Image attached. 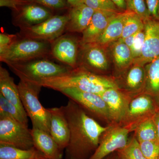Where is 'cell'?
<instances>
[{
    "label": "cell",
    "instance_id": "cell-1",
    "mask_svg": "<svg viewBox=\"0 0 159 159\" xmlns=\"http://www.w3.org/2000/svg\"><path fill=\"white\" fill-rule=\"evenodd\" d=\"M62 107L70 131L65 158L89 159L97 150L101 136L108 126L100 125L71 99Z\"/></svg>",
    "mask_w": 159,
    "mask_h": 159
},
{
    "label": "cell",
    "instance_id": "cell-2",
    "mask_svg": "<svg viewBox=\"0 0 159 159\" xmlns=\"http://www.w3.org/2000/svg\"><path fill=\"white\" fill-rule=\"evenodd\" d=\"M36 84L57 91L74 88L99 95L108 89L119 88L118 83L113 79L80 67L63 75L42 80Z\"/></svg>",
    "mask_w": 159,
    "mask_h": 159
},
{
    "label": "cell",
    "instance_id": "cell-3",
    "mask_svg": "<svg viewBox=\"0 0 159 159\" xmlns=\"http://www.w3.org/2000/svg\"><path fill=\"white\" fill-rule=\"evenodd\" d=\"M11 70L20 78L33 83L42 80L60 76L69 73L72 69L50 60L48 57L36 58L17 63L7 64Z\"/></svg>",
    "mask_w": 159,
    "mask_h": 159
},
{
    "label": "cell",
    "instance_id": "cell-4",
    "mask_svg": "<svg viewBox=\"0 0 159 159\" xmlns=\"http://www.w3.org/2000/svg\"><path fill=\"white\" fill-rule=\"evenodd\" d=\"M22 103L32 127L50 134V114L39 101V96L42 87L37 84L20 80L17 84Z\"/></svg>",
    "mask_w": 159,
    "mask_h": 159
},
{
    "label": "cell",
    "instance_id": "cell-5",
    "mask_svg": "<svg viewBox=\"0 0 159 159\" xmlns=\"http://www.w3.org/2000/svg\"><path fill=\"white\" fill-rule=\"evenodd\" d=\"M51 45L46 41L19 36L9 48L0 51V61L7 64L49 57L51 56Z\"/></svg>",
    "mask_w": 159,
    "mask_h": 159
},
{
    "label": "cell",
    "instance_id": "cell-6",
    "mask_svg": "<svg viewBox=\"0 0 159 159\" xmlns=\"http://www.w3.org/2000/svg\"><path fill=\"white\" fill-rule=\"evenodd\" d=\"M0 144L26 149L34 147L28 125L7 116H0Z\"/></svg>",
    "mask_w": 159,
    "mask_h": 159
},
{
    "label": "cell",
    "instance_id": "cell-7",
    "mask_svg": "<svg viewBox=\"0 0 159 159\" xmlns=\"http://www.w3.org/2000/svg\"><path fill=\"white\" fill-rule=\"evenodd\" d=\"M58 92L77 103L87 113L111 124L108 107L100 95L74 88L61 89Z\"/></svg>",
    "mask_w": 159,
    "mask_h": 159
},
{
    "label": "cell",
    "instance_id": "cell-8",
    "mask_svg": "<svg viewBox=\"0 0 159 159\" xmlns=\"http://www.w3.org/2000/svg\"><path fill=\"white\" fill-rule=\"evenodd\" d=\"M68 14L53 15L36 25L20 29L19 36L53 42L65 32Z\"/></svg>",
    "mask_w": 159,
    "mask_h": 159
},
{
    "label": "cell",
    "instance_id": "cell-9",
    "mask_svg": "<svg viewBox=\"0 0 159 159\" xmlns=\"http://www.w3.org/2000/svg\"><path fill=\"white\" fill-rule=\"evenodd\" d=\"M131 132L126 126L111 123L102 134L98 148L89 159H103L111 154L125 148Z\"/></svg>",
    "mask_w": 159,
    "mask_h": 159
},
{
    "label": "cell",
    "instance_id": "cell-10",
    "mask_svg": "<svg viewBox=\"0 0 159 159\" xmlns=\"http://www.w3.org/2000/svg\"><path fill=\"white\" fill-rule=\"evenodd\" d=\"M80 40L72 34H63L51 43V56L72 69L78 67Z\"/></svg>",
    "mask_w": 159,
    "mask_h": 159
},
{
    "label": "cell",
    "instance_id": "cell-11",
    "mask_svg": "<svg viewBox=\"0 0 159 159\" xmlns=\"http://www.w3.org/2000/svg\"><path fill=\"white\" fill-rule=\"evenodd\" d=\"M159 109L158 105L149 95L144 93L138 94L131 99L127 116L121 125L133 131L139 122L153 116Z\"/></svg>",
    "mask_w": 159,
    "mask_h": 159
},
{
    "label": "cell",
    "instance_id": "cell-12",
    "mask_svg": "<svg viewBox=\"0 0 159 159\" xmlns=\"http://www.w3.org/2000/svg\"><path fill=\"white\" fill-rule=\"evenodd\" d=\"M105 49V48L96 43L81 45L78 67L97 74L106 71L109 62Z\"/></svg>",
    "mask_w": 159,
    "mask_h": 159
},
{
    "label": "cell",
    "instance_id": "cell-13",
    "mask_svg": "<svg viewBox=\"0 0 159 159\" xmlns=\"http://www.w3.org/2000/svg\"><path fill=\"white\" fill-rule=\"evenodd\" d=\"M99 95L107 105L112 123L122 125L127 116L132 96L119 88L108 89Z\"/></svg>",
    "mask_w": 159,
    "mask_h": 159
},
{
    "label": "cell",
    "instance_id": "cell-14",
    "mask_svg": "<svg viewBox=\"0 0 159 159\" xmlns=\"http://www.w3.org/2000/svg\"><path fill=\"white\" fill-rule=\"evenodd\" d=\"M13 11L12 24L20 29L36 25L53 16L51 9L34 2L26 4Z\"/></svg>",
    "mask_w": 159,
    "mask_h": 159
},
{
    "label": "cell",
    "instance_id": "cell-15",
    "mask_svg": "<svg viewBox=\"0 0 159 159\" xmlns=\"http://www.w3.org/2000/svg\"><path fill=\"white\" fill-rule=\"evenodd\" d=\"M144 23V45L141 55L133 63L143 66L159 57V21L151 19Z\"/></svg>",
    "mask_w": 159,
    "mask_h": 159
},
{
    "label": "cell",
    "instance_id": "cell-16",
    "mask_svg": "<svg viewBox=\"0 0 159 159\" xmlns=\"http://www.w3.org/2000/svg\"><path fill=\"white\" fill-rule=\"evenodd\" d=\"M50 114V134L64 150L70 140V131L62 106L48 108Z\"/></svg>",
    "mask_w": 159,
    "mask_h": 159
},
{
    "label": "cell",
    "instance_id": "cell-17",
    "mask_svg": "<svg viewBox=\"0 0 159 159\" xmlns=\"http://www.w3.org/2000/svg\"><path fill=\"white\" fill-rule=\"evenodd\" d=\"M119 12L109 10L95 11L88 27L82 33L80 45L96 43L111 20Z\"/></svg>",
    "mask_w": 159,
    "mask_h": 159
},
{
    "label": "cell",
    "instance_id": "cell-18",
    "mask_svg": "<svg viewBox=\"0 0 159 159\" xmlns=\"http://www.w3.org/2000/svg\"><path fill=\"white\" fill-rule=\"evenodd\" d=\"M95 11L84 3L71 7L69 11V20L65 32L82 33L90 23Z\"/></svg>",
    "mask_w": 159,
    "mask_h": 159
},
{
    "label": "cell",
    "instance_id": "cell-19",
    "mask_svg": "<svg viewBox=\"0 0 159 159\" xmlns=\"http://www.w3.org/2000/svg\"><path fill=\"white\" fill-rule=\"evenodd\" d=\"M34 147L40 151L48 159H62L64 150L50 134L39 129H31Z\"/></svg>",
    "mask_w": 159,
    "mask_h": 159
},
{
    "label": "cell",
    "instance_id": "cell-20",
    "mask_svg": "<svg viewBox=\"0 0 159 159\" xmlns=\"http://www.w3.org/2000/svg\"><path fill=\"white\" fill-rule=\"evenodd\" d=\"M127 70L122 90L132 97L143 93L146 80L145 66L134 64Z\"/></svg>",
    "mask_w": 159,
    "mask_h": 159
},
{
    "label": "cell",
    "instance_id": "cell-21",
    "mask_svg": "<svg viewBox=\"0 0 159 159\" xmlns=\"http://www.w3.org/2000/svg\"><path fill=\"white\" fill-rule=\"evenodd\" d=\"M0 93L22 112L27 114L22 103L18 85L8 71L2 66L0 67Z\"/></svg>",
    "mask_w": 159,
    "mask_h": 159
},
{
    "label": "cell",
    "instance_id": "cell-22",
    "mask_svg": "<svg viewBox=\"0 0 159 159\" xmlns=\"http://www.w3.org/2000/svg\"><path fill=\"white\" fill-rule=\"evenodd\" d=\"M128 11L120 12L111 20L96 43L106 48L118 40L122 36L124 23Z\"/></svg>",
    "mask_w": 159,
    "mask_h": 159
},
{
    "label": "cell",
    "instance_id": "cell-23",
    "mask_svg": "<svg viewBox=\"0 0 159 159\" xmlns=\"http://www.w3.org/2000/svg\"><path fill=\"white\" fill-rule=\"evenodd\" d=\"M145 84L143 93L152 97L159 106V57L145 66Z\"/></svg>",
    "mask_w": 159,
    "mask_h": 159
},
{
    "label": "cell",
    "instance_id": "cell-24",
    "mask_svg": "<svg viewBox=\"0 0 159 159\" xmlns=\"http://www.w3.org/2000/svg\"><path fill=\"white\" fill-rule=\"evenodd\" d=\"M113 43L112 54L115 66L119 72H124L133 64L134 59L131 51L121 40Z\"/></svg>",
    "mask_w": 159,
    "mask_h": 159
},
{
    "label": "cell",
    "instance_id": "cell-25",
    "mask_svg": "<svg viewBox=\"0 0 159 159\" xmlns=\"http://www.w3.org/2000/svg\"><path fill=\"white\" fill-rule=\"evenodd\" d=\"M0 159H48L35 147L23 149L0 144Z\"/></svg>",
    "mask_w": 159,
    "mask_h": 159
},
{
    "label": "cell",
    "instance_id": "cell-26",
    "mask_svg": "<svg viewBox=\"0 0 159 159\" xmlns=\"http://www.w3.org/2000/svg\"><path fill=\"white\" fill-rule=\"evenodd\" d=\"M153 116L144 119L139 122L135 127L134 135L139 142L155 141L158 142L156 127Z\"/></svg>",
    "mask_w": 159,
    "mask_h": 159
},
{
    "label": "cell",
    "instance_id": "cell-27",
    "mask_svg": "<svg viewBox=\"0 0 159 159\" xmlns=\"http://www.w3.org/2000/svg\"><path fill=\"white\" fill-rule=\"evenodd\" d=\"M0 116H7L28 125V116L0 93Z\"/></svg>",
    "mask_w": 159,
    "mask_h": 159
},
{
    "label": "cell",
    "instance_id": "cell-28",
    "mask_svg": "<svg viewBox=\"0 0 159 159\" xmlns=\"http://www.w3.org/2000/svg\"><path fill=\"white\" fill-rule=\"evenodd\" d=\"M127 11L128 13L124 23L122 36L119 39L121 40L145 29V23L142 19L134 12Z\"/></svg>",
    "mask_w": 159,
    "mask_h": 159
},
{
    "label": "cell",
    "instance_id": "cell-29",
    "mask_svg": "<svg viewBox=\"0 0 159 159\" xmlns=\"http://www.w3.org/2000/svg\"><path fill=\"white\" fill-rule=\"evenodd\" d=\"M126 10L137 15L145 23L151 19L145 0H125Z\"/></svg>",
    "mask_w": 159,
    "mask_h": 159
},
{
    "label": "cell",
    "instance_id": "cell-30",
    "mask_svg": "<svg viewBox=\"0 0 159 159\" xmlns=\"http://www.w3.org/2000/svg\"><path fill=\"white\" fill-rule=\"evenodd\" d=\"M119 151L128 159H147L142 153L139 142L134 135L129 139L125 148Z\"/></svg>",
    "mask_w": 159,
    "mask_h": 159
},
{
    "label": "cell",
    "instance_id": "cell-31",
    "mask_svg": "<svg viewBox=\"0 0 159 159\" xmlns=\"http://www.w3.org/2000/svg\"><path fill=\"white\" fill-rule=\"evenodd\" d=\"M139 142L142 153L146 159H159L158 142L155 141H142Z\"/></svg>",
    "mask_w": 159,
    "mask_h": 159
},
{
    "label": "cell",
    "instance_id": "cell-32",
    "mask_svg": "<svg viewBox=\"0 0 159 159\" xmlns=\"http://www.w3.org/2000/svg\"><path fill=\"white\" fill-rule=\"evenodd\" d=\"M145 39V29L137 33L135 36L133 44L130 48L134 61L139 58L142 53Z\"/></svg>",
    "mask_w": 159,
    "mask_h": 159
},
{
    "label": "cell",
    "instance_id": "cell-33",
    "mask_svg": "<svg viewBox=\"0 0 159 159\" xmlns=\"http://www.w3.org/2000/svg\"><path fill=\"white\" fill-rule=\"evenodd\" d=\"M33 2L37 3L50 9H66L69 4L66 0H32Z\"/></svg>",
    "mask_w": 159,
    "mask_h": 159
},
{
    "label": "cell",
    "instance_id": "cell-34",
    "mask_svg": "<svg viewBox=\"0 0 159 159\" xmlns=\"http://www.w3.org/2000/svg\"><path fill=\"white\" fill-rule=\"evenodd\" d=\"M18 37V34H11L1 33L0 34V51L9 48Z\"/></svg>",
    "mask_w": 159,
    "mask_h": 159
},
{
    "label": "cell",
    "instance_id": "cell-35",
    "mask_svg": "<svg viewBox=\"0 0 159 159\" xmlns=\"http://www.w3.org/2000/svg\"><path fill=\"white\" fill-rule=\"evenodd\" d=\"M31 2H33L32 0H0V6L9 7L15 10L21 6Z\"/></svg>",
    "mask_w": 159,
    "mask_h": 159
},
{
    "label": "cell",
    "instance_id": "cell-36",
    "mask_svg": "<svg viewBox=\"0 0 159 159\" xmlns=\"http://www.w3.org/2000/svg\"><path fill=\"white\" fill-rule=\"evenodd\" d=\"M152 19L159 21V0H145Z\"/></svg>",
    "mask_w": 159,
    "mask_h": 159
},
{
    "label": "cell",
    "instance_id": "cell-37",
    "mask_svg": "<svg viewBox=\"0 0 159 159\" xmlns=\"http://www.w3.org/2000/svg\"><path fill=\"white\" fill-rule=\"evenodd\" d=\"M83 2L95 11L111 10L97 0H83Z\"/></svg>",
    "mask_w": 159,
    "mask_h": 159
},
{
    "label": "cell",
    "instance_id": "cell-38",
    "mask_svg": "<svg viewBox=\"0 0 159 159\" xmlns=\"http://www.w3.org/2000/svg\"><path fill=\"white\" fill-rule=\"evenodd\" d=\"M97 1L102 3L103 5H104L107 8H108L110 10L118 11V12H122V11H121L119 10L116 6L111 0H97Z\"/></svg>",
    "mask_w": 159,
    "mask_h": 159
},
{
    "label": "cell",
    "instance_id": "cell-39",
    "mask_svg": "<svg viewBox=\"0 0 159 159\" xmlns=\"http://www.w3.org/2000/svg\"><path fill=\"white\" fill-rule=\"evenodd\" d=\"M116 6L121 11H126V4L125 0H111Z\"/></svg>",
    "mask_w": 159,
    "mask_h": 159
},
{
    "label": "cell",
    "instance_id": "cell-40",
    "mask_svg": "<svg viewBox=\"0 0 159 159\" xmlns=\"http://www.w3.org/2000/svg\"><path fill=\"white\" fill-rule=\"evenodd\" d=\"M153 119L156 127L157 141L159 143V109L154 115Z\"/></svg>",
    "mask_w": 159,
    "mask_h": 159
},
{
    "label": "cell",
    "instance_id": "cell-41",
    "mask_svg": "<svg viewBox=\"0 0 159 159\" xmlns=\"http://www.w3.org/2000/svg\"><path fill=\"white\" fill-rule=\"evenodd\" d=\"M135 34L131 35L130 36L126 38L125 39L122 40L124 43L126 44V45L128 46L129 48H131L133 44Z\"/></svg>",
    "mask_w": 159,
    "mask_h": 159
},
{
    "label": "cell",
    "instance_id": "cell-42",
    "mask_svg": "<svg viewBox=\"0 0 159 159\" xmlns=\"http://www.w3.org/2000/svg\"><path fill=\"white\" fill-rule=\"evenodd\" d=\"M69 5L71 7L78 6L84 3L83 0H66Z\"/></svg>",
    "mask_w": 159,
    "mask_h": 159
},
{
    "label": "cell",
    "instance_id": "cell-43",
    "mask_svg": "<svg viewBox=\"0 0 159 159\" xmlns=\"http://www.w3.org/2000/svg\"><path fill=\"white\" fill-rule=\"evenodd\" d=\"M103 159H119L118 152L117 151L111 154L108 156L106 157L105 158Z\"/></svg>",
    "mask_w": 159,
    "mask_h": 159
},
{
    "label": "cell",
    "instance_id": "cell-44",
    "mask_svg": "<svg viewBox=\"0 0 159 159\" xmlns=\"http://www.w3.org/2000/svg\"><path fill=\"white\" fill-rule=\"evenodd\" d=\"M117 152H118L119 159H128L120 151H117Z\"/></svg>",
    "mask_w": 159,
    "mask_h": 159
}]
</instances>
